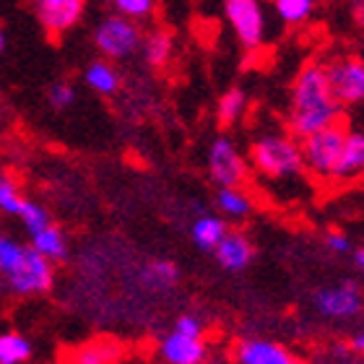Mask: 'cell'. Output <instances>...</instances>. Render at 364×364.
<instances>
[{"label": "cell", "mask_w": 364, "mask_h": 364, "mask_svg": "<svg viewBox=\"0 0 364 364\" xmlns=\"http://www.w3.org/2000/svg\"><path fill=\"white\" fill-rule=\"evenodd\" d=\"M84 81L91 91H97L102 97H112L120 89V73L109 65V60H97L91 63L84 73Z\"/></svg>", "instance_id": "2e32d148"}, {"label": "cell", "mask_w": 364, "mask_h": 364, "mask_svg": "<svg viewBox=\"0 0 364 364\" xmlns=\"http://www.w3.org/2000/svg\"><path fill=\"white\" fill-rule=\"evenodd\" d=\"M227 232L229 229H227V224H224V219H219V216H200V219H196V224H193V242H196L200 250H213Z\"/></svg>", "instance_id": "ac0fdd59"}, {"label": "cell", "mask_w": 364, "mask_h": 364, "mask_svg": "<svg viewBox=\"0 0 364 364\" xmlns=\"http://www.w3.org/2000/svg\"><path fill=\"white\" fill-rule=\"evenodd\" d=\"M354 263H357V268L364 273V247H362V250L354 252Z\"/></svg>", "instance_id": "d6a6232c"}, {"label": "cell", "mask_w": 364, "mask_h": 364, "mask_svg": "<svg viewBox=\"0 0 364 364\" xmlns=\"http://www.w3.org/2000/svg\"><path fill=\"white\" fill-rule=\"evenodd\" d=\"M346 133L349 130H346L343 120H338L333 125H328V128H320L315 133H310L307 138H302L299 146H302L304 169H310L312 175L323 177V180H331L336 161L341 156V146Z\"/></svg>", "instance_id": "3957f363"}, {"label": "cell", "mask_w": 364, "mask_h": 364, "mask_svg": "<svg viewBox=\"0 0 364 364\" xmlns=\"http://www.w3.org/2000/svg\"><path fill=\"white\" fill-rule=\"evenodd\" d=\"M208 172L219 188H240L247 180V161L227 136L216 138L208 149Z\"/></svg>", "instance_id": "52a82bcc"}, {"label": "cell", "mask_w": 364, "mask_h": 364, "mask_svg": "<svg viewBox=\"0 0 364 364\" xmlns=\"http://www.w3.org/2000/svg\"><path fill=\"white\" fill-rule=\"evenodd\" d=\"M161 357L167 364H203L205 343L200 336H185L180 331H172L161 341Z\"/></svg>", "instance_id": "8fae6325"}, {"label": "cell", "mask_w": 364, "mask_h": 364, "mask_svg": "<svg viewBox=\"0 0 364 364\" xmlns=\"http://www.w3.org/2000/svg\"><path fill=\"white\" fill-rule=\"evenodd\" d=\"M31 357V343L18 333L0 336V364H23Z\"/></svg>", "instance_id": "7402d4cb"}, {"label": "cell", "mask_w": 364, "mask_h": 364, "mask_svg": "<svg viewBox=\"0 0 364 364\" xmlns=\"http://www.w3.org/2000/svg\"><path fill=\"white\" fill-rule=\"evenodd\" d=\"M31 237V247L37 252H42L47 260H63L65 258V252H68V245H65V237L58 227L53 224H47L45 229H39L34 232Z\"/></svg>", "instance_id": "e0dca14e"}, {"label": "cell", "mask_w": 364, "mask_h": 364, "mask_svg": "<svg viewBox=\"0 0 364 364\" xmlns=\"http://www.w3.org/2000/svg\"><path fill=\"white\" fill-rule=\"evenodd\" d=\"M245 107H247V97H245L242 89H229L221 94L219 105H216V120H219L221 128H229L235 125L240 117H242Z\"/></svg>", "instance_id": "d6986e66"}, {"label": "cell", "mask_w": 364, "mask_h": 364, "mask_svg": "<svg viewBox=\"0 0 364 364\" xmlns=\"http://www.w3.org/2000/svg\"><path fill=\"white\" fill-rule=\"evenodd\" d=\"M237 362L240 364H289L291 357L287 354V349H281L271 341H242L237 349Z\"/></svg>", "instance_id": "5bb4252c"}, {"label": "cell", "mask_w": 364, "mask_h": 364, "mask_svg": "<svg viewBox=\"0 0 364 364\" xmlns=\"http://www.w3.org/2000/svg\"><path fill=\"white\" fill-rule=\"evenodd\" d=\"M328 84L338 105H359L364 102V60L354 55H343L326 63Z\"/></svg>", "instance_id": "5b68a950"}, {"label": "cell", "mask_w": 364, "mask_h": 364, "mask_svg": "<svg viewBox=\"0 0 364 364\" xmlns=\"http://www.w3.org/2000/svg\"><path fill=\"white\" fill-rule=\"evenodd\" d=\"M354 351H359V354H364V331L354 338Z\"/></svg>", "instance_id": "836d02e7"}, {"label": "cell", "mask_w": 364, "mask_h": 364, "mask_svg": "<svg viewBox=\"0 0 364 364\" xmlns=\"http://www.w3.org/2000/svg\"><path fill=\"white\" fill-rule=\"evenodd\" d=\"M84 0H34V14L47 34H65L81 21Z\"/></svg>", "instance_id": "9c48e42d"}, {"label": "cell", "mask_w": 364, "mask_h": 364, "mask_svg": "<svg viewBox=\"0 0 364 364\" xmlns=\"http://www.w3.org/2000/svg\"><path fill=\"white\" fill-rule=\"evenodd\" d=\"M216 205L232 219H245L252 211V200L242 188H221L216 196Z\"/></svg>", "instance_id": "ffe728a7"}, {"label": "cell", "mask_w": 364, "mask_h": 364, "mask_svg": "<svg viewBox=\"0 0 364 364\" xmlns=\"http://www.w3.org/2000/svg\"><path fill=\"white\" fill-rule=\"evenodd\" d=\"M224 14L237 39L247 50H258L266 39V16L260 0H224Z\"/></svg>", "instance_id": "8992f818"}, {"label": "cell", "mask_w": 364, "mask_h": 364, "mask_svg": "<svg viewBox=\"0 0 364 364\" xmlns=\"http://www.w3.org/2000/svg\"><path fill=\"white\" fill-rule=\"evenodd\" d=\"M359 175H364V133H346L331 180H354Z\"/></svg>", "instance_id": "4fadbf2b"}, {"label": "cell", "mask_w": 364, "mask_h": 364, "mask_svg": "<svg viewBox=\"0 0 364 364\" xmlns=\"http://www.w3.org/2000/svg\"><path fill=\"white\" fill-rule=\"evenodd\" d=\"M141 279H144V284H149V287L164 289V287L177 284L180 271H177V266L169 263V260H154V263H149V266L144 268Z\"/></svg>", "instance_id": "603a6c76"}, {"label": "cell", "mask_w": 364, "mask_h": 364, "mask_svg": "<svg viewBox=\"0 0 364 364\" xmlns=\"http://www.w3.org/2000/svg\"><path fill=\"white\" fill-rule=\"evenodd\" d=\"M213 252H216L221 268H227V271H242L250 266L252 255H255L252 242L240 232H227L221 237V242L213 247Z\"/></svg>", "instance_id": "7c38bea8"}, {"label": "cell", "mask_w": 364, "mask_h": 364, "mask_svg": "<svg viewBox=\"0 0 364 364\" xmlns=\"http://www.w3.org/2000/svg\"><path fill=\"white\" fill-rule=\"evenodd\" d=\"M175 331H180L185 336H203V323L196 315H182V318H177Z\"/></svg>", "instance_id": "f1b7e54d"}, {"label": "cell", "mask_w": 364, "mask_h": 364, "mask_svg": "<svg viewBox=\"0 0 364 364\" xmlns=\"http://www.w3.org/2000/svg\"><path fill=\"white\" fill-rule=\"evenodd\" d=\"M341 120V105L336 102L323 63H307L294 86H291V112L289 133L294 138H307L320 128H328Z\"/></svg>", "instance_id": "6da1fadb"}, {"label": "cell", "mask_w": 364, "mask_h": 364, "mask_svg": "<svg viewBox=\"0 0 364 364\" xmlns=\"http://www.w3.org/2000/svg\"><path fill=\"white\" fill-rule=\"evenodd\" d=\"M26 198L21 196V190L11 177H0V211L8 216H18L21 205Z\"/></svg>", "instance_id": "d4e9b609"}, {"label": "cell", "mask_w": 364, "mask_h": 364, "mask_svg": "<svg viewBox=\"0 0 364 364\" xmlns=\"http://www.w3.org/2000/svg\"><path fill=\"white\" fill-rule=\"evenodd\" d=\"M144 42V31L138 21L125 18V16H107L94 29V45L107 60H125L136 55Z\"/></svg>", "instance_id": "277c9868"}, {"label": "cell", "mask_w": 364, "mask_h": 364, "mask_svg": "<svg viewBox=\"0 0 364 364\" xmlns=\"http://www.w3.org/2000/svg\"><path fill=\"white\" fill-rule=\"evenodd\" d=\"M326 245L333 252H349V237L341 235V232H328V235H326Z\"/></svg>", "instance_id": "f546056e"}, {"label": "cell", "mask_w": 364, "mask_h": 364, "mask_svg": "<svg viewBox=\"0 0 364 364\" xmlns=\"http://www.w3.org/2000/svg\"><path fill=\"white\" fill-rule=\"evenodd\" d=\"M76 364H107V354L99 349H84L76 357Z\"/></svg>", "instance_id": "4dcf8cb0"}, {"label": "cell", "mask_w": 364, "mask_h": 364, "mask_svg": "<svg viewBox=\"0 0 364 364\" xmlns=\"http://www.w3.org/2000/svg\"><path fill=\"white\" fill-rule=\"evenodd\" d=\"M23 255H26L23 245H18L16 240H11L6 235H0V273L3 276H11L23 260Z\"/></svg>", "instance_id": "cb8c5ba5"}, {"label": "cell", "mask_w": 364, "mask_h": 364, "mask_svg": "<svg viewBox=\"0 0 364 364\" xmlns=\"http://www.w3.org/2000/svg\"><path fill=\"white\" fill-rule=\"evenodd\" d=\"M250 161L252 167L258 169L260 175L268 180H296L304 172V156L299 138L291 133H268V136L258 138L250 149Z\"/></svg>", "instance_id": "7a4b0ae2"}, {"label": "cell", "mask_w": 364, "mask_h": 364, "mask_svg": "<svg viewBox=\"0 0 364 364\" xmlns=\"http://www.w3.org/2000/svg\"><path fill=\"white\" fill-rule=\"evenodd\" d=\"M114 11L125 18H133V21H144L154 14L156 8V0H112Z\"/></svg>", "instance_id": "4316f807"}, {"label": "cell", "mask_w": 364, "mask_h": 364, "mask_svg": "<svg viewBox=\"0 0 364 364\" xmlns=\"http://www.w3.org/2000/svg\"><path fill=\"white\" fill-rule=\"evenodd\" d=\"M18 219L23 221V227H26V232L29 235H34V232H39V229H45L47 224H53L50 221V213H47V208H42L39 203H34V200H23L21 211H18Z\"/></svg>", "instance_id": "484cf974"}, {"label": "cell", "mask_w": 364, "mask_h": 364, "mask_svg": "<svg viewBox=\"0 0 364 364\" xmlns=\"http://www.w3.org/2000/svg\"><path fill=\"white\" fill-rule=\"evenodd\" d=\"M8 279V287L16 294H42L53 287V260H47L34 247H26V255Z\"/></svg>", "instance_id": "ba28073f"}, {"label": "cell", "mask_w": 364, "mask_h": 364, "mask_svg": "<svg viewBox=\"0 0 364 364\" xmlns=\"http://www.w3.org/2000/svg\"><path fill=\"white\" fill-rule=\"evenodd\" d=\"M351 18L364 29V0H351Z\"/></svg>", "instance_id": "1f68e13d"}, {"label": "cell", "mask_w": 364, "mask_h": 364, "mask_svg": "<svg viewBox=\"0 0 364 364\" xmlns=\"http://www.w3.org/2000/svg\"><path fill=\"white\" fill-rule=\"evenodd\" d=\"M172 34L164 29H154L151 34H146L144 42H141V53H144V60L151 65V68H164L169 60H172Z\"/></svg>", "instance_id": "9a60e30c"}, {"label": "cell", "mask_w": 364, "mask_h": 364, "mask_svg": "<svg viewBox=\"0 0 364 364\" xmlns=\"http://www.w3.org/2000/svg\"><path fill=\"white\" fill-rule=\"evenodd\" d=\"M289 364H302V362H294V359H291V362H289Z\"/></svg>", "instance_id": "d590c367"}, {"label": "cell", "mask_w": 364, "mask_h": 364, "mask_svg": "<svg viewBox=\"0 0 364 364\" xmlns=\"http://www.w3.org/2000/svg\"><path fill=\"white\" fill-rule=\"evenodd\" d=\"M47 102L55 107V109H68L73 102H76V89L70 81H55L50 89H47Z\"/></svg>", "instance_id": "83f0119b"}, {"label": "cell", "mask_w": 364, "mask_h": 364, "mask_svg": "<svg viewBox=\"0 0 364 364\" xmlns=\"http://www.w3.org/2000/svg\"><path fill=\"white\" fill-rule=\"evenodd\" d=\"M273 8L284 23L289 26H299L315 14L318 8V0H273Z\"/></svg>", "instance_id": "44dd1931"}, {"label": "cell", "mask_w": 364, "mask_h": 364, "mask_svg": "<svg viewBox=\"0 0 364 364\" xmlns=\"http://www.w3.org/2000/svg\"><path fill=\"white\" fill-rule=\"evenodd\" d=\"M3 47H6V34H3V29H0V53H3Z\"/></svg>", "instance_id": "e575fe53"}, {"label": "cell", "mask_w": 364, "mask_h": 364, "mask_svg": "<svg viewBox=\"0 0 364 364\" xmlns=\"http://www.w3.org/2000/svg\"><path fill=\"white\" fill-rule=\"evenodd\" d=\"M364 304V296L357 284H341V287H328L320 289L315 294V307H318L326 318L346 320L354 318Z\"/></svg>", "instance_id": "30bf717a"}]
</instances>
